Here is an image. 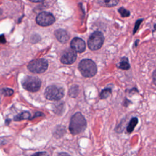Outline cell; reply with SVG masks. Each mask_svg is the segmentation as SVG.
<instances>
[{
    "mask_svg": "<svg viewBox=\"0 0 156 156\" xmlns=\"http://www.w3.org/2000/svg\"><path fill=\"white\" fill-rule=\"evenodd\" d=\"M118 67L120 69L124 70H129L130 68V65L128 62V59L123 58L120 62V64L118 65Z\"/></svg>",
    "mask_w": 156,
    "mask_h": 156,
    "instance_id": "cell-14",
    "label": "cell"
},
{
    "mask_svg": "<svg viewBox=\"0 0 156 156\" xmlns=\"http://www.w3.org/2000/svg\"><path fill=\"white\" fill-rule=\"evenodd\" d=\"M64 89L57 86H48L45 91V98L50 101H59L64 97Z\"/></svg>",
    "mask_w": 156,
    "mask_h": 156,
    "instance_id": "cell-3",
    "label": "cell"
},
{
    "mask_svg": "<svg viewBox=\"0 0 156 156\" xmlns=\"http://www.w3.org/2000/svg\"><path fill=\"white\" fill-rule=\"evenodd\" d=\"M87 126V120L81 112H76L71 118L69 130L70 133L76 136L84 132Z\"/></svg>",
    "mask_w": 156,
    "mask_h": 156,
    "instance_id": "cell-1",
    "label": "cell"
},
{
    "mask_svg": "<svg viewBox=\"0 0 156 156\" xmlns=\"http://www.w3.org/2000/svg\"><path fill=\"white\" fill-rule=\"evenodd\" d=\"M138 122H139V119L137 117H133L131 119L129 123V124L128 126L127 127V132L128 133H131L134 131L135 128H136V126L138 124Z\"/></svg>",
    "mask_w": 156,
    "mask_h": 156,
    "instance_id": "cell-12",
    "label": "cell"
},
{
    "mask_svg": "<svg viewBox=\"0 0 156 156\" xmlns=\"http://www.w3.org/2000/svg\"><path fill=\"white\" fill-rule=\"evenodd\" d=\"M118 12L120 14V15L122 16V17H128L130 15L129 11L124 7H120L118 9Z\"/></svg>",
    "mask_w": 156,
    "mask_h": 156,
    "instance_id": "cell-16",
    "label": "cell"
},
{
    "mask_svg": "<svg viewBox=\"0 0 156 156\" xmlns=\"http://www.w3.org/2000/svg\"><path fill=\"white\" fill-rule=\"evenodd\" d=\"M141 22H142V20H138L137 22H136V26H135V28H134V34H135V33H136V31L138 29L139 26H140V23H141Z\"/></svg>",
    "mask_w": 156,
    "mask_h": 156,
    "instance_id": "cell-21",
    "label": "cell"
},
{
    "mask_svg": "<svg viewBox=\"0 0 156 156\" xmlns=\"http://www.w3.org/2000/svg\"><path fill=\"white\" fill-rule=\"evenodd\" d=\"M54 35L56 38L60 41V43L65 44L69 39L68 34L67 31L64 29H57L56 30Z\"/></svg>",
    "mask_w": 156,
    "mask_h": 156,
    "instance_id": "cell-10",
    "label": "cell"
},
{
    "mask_svg": "<svg viewBox=\"0 0 156 156\" xmlns=\"http://www.w3.org/2000/svg\"><path fill=\"white\" fill-rule=\"evenodd\" d=\"M1 14H2V10H1V9H0V15H1Z\"/></svg>",
    "mask_w": 156,
    "mask_h": 156,
    "instance_id": "cell-25",
    "label": "cell"
},
{
    "mask_svg": "<svg viewBox=\"0 0 156 156\" xmlns=\"http://www.w3.org/2000/svg\"><path fill=\"white\" fill-rule=\"evenodd\" d=\"M37 23L41 26H48L53 25L55 22L53 15L47 12H43L39 14L36 18Z\"/></svg>",
    "mask_w": 156,
    "mask_h": 156,
    "instance_id": "cell-7",
    "label": "cell"
},
{
    "mask_svg": "<svg viewBox=\"0 0 156 156\" xmlns=\"http://www.w3.org/2000/svg\"><path fill=\"white\" fill-rule=\"evenodd\" d=\"M98 1L102 6L107 7L116 6L118 2V0H98Z\"/></svg>",
    "mask_w": 156,
    "mask_h": 156,
    "instance_id": "cell-13",
    "label": "cell"
},
{
    "mask_svg": "<svg viewBox=\"0 0 156 156\" xmlns=\"http://www.w3.org/2000/svg\"><path fill=\"white\" fill-rule=\"evenodd\" d=\"M23 87L30 92H36L40 90L41 82L40 79L35 76H26L22 81Z\"/></svg>",
    "mask_w": 156,
    "mask_h": 156,
    "instance_id": "cell-4",
    "label": "cell"
},
{
    "mask_svg": "<svg viewBox=\"0 0 156 156\" xmlns=\"http://www.w3.org/2000/svg\"><path fill=\"white\" fill-rule=\"evenodd\" d=\"M79 89L77 86H75V87H73L71 88L70 90V95L71 97H77L78 94V92H79Z\"/></svg>",
    "mask_w": 156,
    "mask_h": 156,
    "instance_id": "cell-17",
    "label": "cell"
},
{
    "mask_svg": "<svg viewBox=\"0 0 156 156\" xmlns=\"http://www.w3.org/2000/svg\"><path fill=\"white\" fill-rule=\"evenodd\" d=\"M71 49L75 50L78 53H83L86 50V44L82 39L75 37L73 39L70 43Z\"/></svg>",
    "mask_w": 156,
    "mask_h": 156,
    "instance_id": "cell-9",
    "label": "cell"
},
{
    "mask_svg": "<svg viewBox=\"0 0 156 156\" xmlns=\"http://www.w3.org/2000/svg\"><path fill=\"white\" fill-rule=\"evenodd\" d=\"M57 156H71V155L66 152H60L57 155Z\"/></svg>",
    "mask_w": 156,
    "mask_h": 156,
    "instance_id": "cell-23",
    "label": "cell"
},
{
    "mask_svg": "<svg viewBox=\"0 0 156 156\" xmlns=\"http://www.w3.org/2000/svg\"><path fill=\"white\" fill-rule=\"evenodd\" d=\"M27 119H30V113L28 111H25L20 113L18 115L15 116L14 118V120L15 121H21Z\"/></svg>",
    "mask_w": 156,
    "mask_h": 156,
    "instance_id": "cell-11",
    "label": "cell"
},
{
    "mask_svg": "<svg viewBox=\"0 0 156 156\" xmlns=\"http://www.w3.org/2000/svg\"><path fill=\"white\" fill-rule=\"evenodd\" d=\"M77 58L76 52L71 48L65 49L62 53L60 60L62 64L70 65L74 63Z\"/></svg>",
    "mask_w": 156,
    "mask_h": 156,
    "instance_id": "cell-8",
    "label": "cell"
},
{
    "mask_svg": "<svg viewBox=\"0 0 156 156\" xmlns=\"http://www.w3.org/2000/svg\"><path fill=\"white\" fill-rule=\"evenodd\" d=\"M48 62L44 59H38L31 61L28 65V70L32 73L40 74L44 73L48 68Z\"/></svg>",
    "mask_w": 156,
    "mask_h": 156,
    "instance_id": "cell-5",
    "label": "cell"
},
{
    "mask_svg": "<svg viewBox=\"0 0 156 156\" xmlns=\"http://www.w3.org/2000/svg\"><path fill=\"white\" fill-rule=\"evenodd\" d=\"M78 68L82 75L86 78L94 76L97 72V67L95 63L90 59H84L81 61Z\"/></svg>",
    "mask_w": 156,
    "mask_h": 156,
    "instance_id": "cell-2",
    "label": "cell"
},
{
    "mask_svg": "<svg viewBox=\"0 0 156 156\" xmlns=\"http://www.w3.org/2000/svg\"><path fill=\"white\" fill-rule=\"evenodd\" d=\"M104 41V37L101 32L93 33L88 40V46L92 51H96L101 48Z\"/></svg>",
    "mask_w": 156,
    "mask_h": 156,
    "instance_id": "cell-6",
    "label": "cell"
},
{
    "mask_svg": "<svg viewBox=\"0 0 156 156\" xmlns=\"http://www.w3.org/2000/svg\"><path fill=\"white\" fill-rule=\"evenodd\" d=\"M31 2H34V3H39V2H41L44 1V0H29Z\"/></svg>",
    "mask_w": 156,
    "mask_h": 156,
    "instance_id": "cell-24",
    "label": "cell"
},
{
    "mask_svg": "<svg viewBox=\"0 0 156 156\" xmlns=\"http://www.w3.org/2000/svg\"><path fill=\"white\" fill-rule=\"evenodd\" d=\"M111 93H112V90L110 89H106L104 90H103L100 94L101 99H104L107 98L109 97V95L111 94Z\"/></svg>",
    "mask_w": 156,
    "mask_h": 156,
    "instance_id": "cell-15",
    "label": "cell"
},
{
    "mask_svg": "<svg viewBox=\"0 0 156 156\" xmlns=\"http://www.w3.org/2000/svg\"><path fill=\"white\" fill-rule=\"evenodd\" d=\"M6 42V39L4 38V36L3 35L0 36V43L4 44Z\"/></svg>",
    "mask_w": 156,
    "mask_h": 156,
    "instance_id": "cell-22",
    "label": "cell"
},
{
    "mask_svg": "<svg viewBox=\"0 0 156 156\" xmlns=\"http://www.w3.org/2000/svg\"><path fill=\"white\" fill-rule=\"evenodd\" d=\"M2 93L5 96H12L14 94V90L11 89L4 88L2 89Z\"/></svg>",
    "mask_w": 156,
    "mask_h": 156,
    "instance_id": "cell-18",
    "label": "cell"
},
{
    "mask_svg": "<svg viewBox=\"0 0 156 156\" xmlns=\"http://www.w3.org/2000/svg\"><path fill=\"white\" fill-rule=\"evenodd\" d=\"M44 116H45V115H44V113H41V112H37L36 113V114H35V115L33 117V118H31L30 119V120H33V119H34V118H36V117H44Z\"/></svg>",
    "mask_w": 156,
    "mask_h": 156,
    "instance_id": "cell-20",
    "label": "cell"
},
{
    "mask_svg": "<svg viewBox=\"0 0 156 156\" xmlns=\"http://www.w3.org/2000/svg\"><path fill=\"white\" fill-rule=\"evenodd\" d=\"M31 156H49V154L47 152L41 151V152H36V153L33 154Z\"/></svg>",
    "mask_w": 156,
    "mask_h": 156,
    "instance_id": "cell-19",
    "label": "cell"
}]
</instances>
